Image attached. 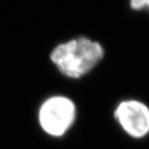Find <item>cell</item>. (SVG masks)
<instances>
[{"mask_svg": "<svg viewBox=\"0 0 149 149\" xmlns=\"http://www.w3.org/2000/svg\"><path fill=\"white\" fill-rule=\"evenodd\" d=\"M130 6L134 11H141L143 9L149 11V0H132Z\"/></svg>", "mask_w": 149, "mask_h": 149, "instance_id": "4", "label": "cell"}, {"mask_svg": "<svg viewBox=\"0 0 149 149\" xmlns=\"http://www.w3.org/2000/svg\"><path fill=\"white\" fill-rule=\"evenodd\" d=\"M77 106L66 95H52L47 98L39 109V124L47 135L53 137L65 136L77 119Z\"/></svg>", "mask_w": 149, "mask_h": 149, "instance_id": "2", "label": "cell"}, {"mask_svg": "<svg viewBox=\"0 0 149 149\" xmlns=\"http://www.w3.org/2000/svg\"><path fill=\"white\" fill-rule=\"evenodd\" d=\"M113 115L129 136L140 139L149 134V107L145 102L136 99L121 101Z\"/></svg>", "mask_w": 149, "mask_h": 149, "instance_id": "3", "label": "cell"}, {"mask_svg": "<svg viewBox=\"0 0 149 149\" xmlns=\"http://www.w3.org/2000/svg\"><path fill=\"white\" fill-rule=\"evenodd\" d=\"M104 57V49L97 40L81 36L58 44L49 58L57 69L70 79H80L90 73Z\"/></svg>", "mask_w": 149, "mask_h": 149, "instance_id": "1", "label": "cell"}]
</instances>
